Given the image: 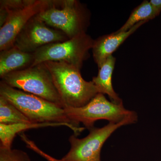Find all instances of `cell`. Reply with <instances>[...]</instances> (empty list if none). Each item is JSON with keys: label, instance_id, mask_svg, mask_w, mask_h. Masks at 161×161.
Returning a JSON list of instances; mask_svg holds the SVG:
<instances>
[{"label": "cell", "instance_id": "cell-1", "mask_svg": "<svg viewBox=\"0 0 161 161\" xmlns=\"http://www.w3.org/2000/svg\"><path fill=\"white\" fill-rule=\"evenodd\" d=\"M0 96L16 107L32 123L65 124L77 136L85 129L70 119L63 108L36 95L12 87L2 80L0 82Z\"/></svg>", "mask_w": 161, "mask_h": 161}, {"label": "cell", "instance_id": "cell-2", "mask_svg": "<svg viewBox=\"0 0 161 161\" xmlns=\"http://www.w3.org/2000/svg\"><path fill=\"white\" fill-rule=\"evenodd\" d=\"M43 63L50 72L64 108L83 106L100 93L92 80L82 78L78 68L65 62Z\"/></svg>", "mask_w": 161, "mask_h": 161}, {"label": "cell", "instance_id": "cell-3", "mask_svg": "<svg viewBox=\"0 0 161 161\" xmlns=\"http://www.w3.org/2000/svg\"><path fill=\"white\" fill-rule=\"evenodd\" d=\"M2 79L12 87L37 96L64 108L50 72L43 63L9 73Z\"/></svg>", "mask_w": 161, "mask_h": 161}, {"label": "cell", "instance_id": "cell-4", "mask_svg": "<svg viewBox=\"0 0 161 161\" xmlns=\"http://www.w3.org/2000/svg\"><path fill=\"white\" fill-rule=\"evenodd\" d=\"M138 116L135 112L117 123L109 122L102 128H92L84 138L75 135L69 138L70 149L61 160L63 161H101L100 153L104 143L115 130L126 125L136 123Z\"/></svg>", "mask_w": 161, "mask_h": 161}, {"label": "cell", "instance_id": "cell-5", "mask_svg": "<svg viewBox=\"0 0 161 161\" xmlns=\"http://www.w3.org/2000/svg\"><path fill=\"white\" fill-rule=\"evenodd\" d=\"M94 41L85 32L66 41L50 43L33 53L31 66L47 61L65 62L80 69Z\"/></svg>", "mask_w": 161, "mask_h": 161}, {"label": "cell", "instance_id": "cell-6", "mask_svg": "<svg viewBox=\"0 0 161 161\" xmlns=\"http://www.w3.org/2000/svg\"><path fill=\"white\" fill-rule=\"evenodd\" d=\"M68 118L77 125L80 123L90 130L95 122L101 119L109 122H119L134 113L124 108L123 103H115L109 101L103 94L99 93L85 105L78 108H64Z\"/></svg>", "mask_w": 161, "mask_h": 161}, {"label": "cell", "instance_id": "cell-7", "mask_svg": "<svg viewBox=\"0 0 161 161\" xmlns=\"http://www.w3.org/2000/svg\"><path fill=\"white\" fill-rule=\"evenodd\" d=\"M36 16L48 26L63 32L69 39L84 32L85 17L79 2L59 1Z\"/></svg>", "mask_w": 161, "mask_h": 161}, {"label": "cell", "instance_id": "cell-8", "mask_svg": "<svg viewBox=\"0 0 161 161\" xmlns=\"http://www.w3.org/2000/svg\"><path fill=\"white\" fill-rule=\"evenodd\" d=\"M69 39L63 32L55 29L34 17L19 33L14 46L23 51L34 53L42 47Z\"/></svg>", "mask_w": 161, "mask_h": 161}, {"label": "cell", "instance_id": "cell-9", "mask_svg": "<svg viewBox=\"0 0 161 161\" xmlns=\"http://www.w3.org/2000/svg\"><path fill=\"white\" fill-rule=\"evenodd\" d=\"M59 2L57 0H35L29 6L10 14L5 24L0 27V51L14 46L17 36L32 18Z\"/></svg>", "mask_w": 161, "mask_h": 161}, {"label": "cell", "instance_id": "cell-10", "mask_svg": "<svg viewBox=\"0 0 161 161\" xmlns=\"http://www.w3.org/2000/svg\"><path fill=\"white\" fill-rule=\"evenodd\" d=\"M147 22L148 21H142L128 31L119 33L115 32L112 34L103 36L94 41L92 47L93 57L98 68L129 36Z\"/></svg>", "mask_w": 161, "mask_h": 161}, {"label": "cell", "instance_id": "cell-11", "mask_svg": "<svg viewBox=\"0 0 161 161\" xmlns=\"http://www.w3.org/2000/svg\"><path fill=\"white\" fill-rule=\"evenodd\" d=\"M33 53H27L14 46L0 53V77L31 66Z\"/></svg>", "mask_w": 161, "mask_h": 161}, {"label": "cell", "instance_id": "cell-12", "mask_svg": "<svg viewBox=\"0 0 161 161\" xmlns=\"http://www.w3.org/2000/svg\"><path fill=\"white\" fill-rule=\"evenodd\" d=\"M115 59L112 55L109 56L99 68L98 75L92 79L99 93L108 95L112 102L119 103L121 99L115 93L112 85V75L115 66Z\"/></svg>", "mask_w": 161, "mask_h": 161}, {"label": "cell", "instance_id": "cell-13", "mask_svg": "<svg viewBox=\"0 0 161 161\" xmlns=\"http://www.w3.org/2000/svg\"><path fill=\"white\" fill-rule=\"evenodd\" d=\"M67 125L59 123H19L12 125L0 124V141L1 146L11 148L12 144L15 136L20 132L26 130L47 127H57Z\"/></svg>", "mask_w": 161, "mask_h": 161}, {"label": "cell", "instance_id": "cell-14", "mask_svg": "<svg viewBox=\"0 0 161 161\" xmlns=\"http://www.w3.org/2000/svg\"><path fill=\"white\" fill-rule=\"evenodd\" d=\"M157 16H158L157 14L150 2L144 1L133 10L126 22L115 32L128 31L137 23L142 21H149Z\"/></svg>", "mask_w": 161, "mask_h": 161}, {"label": "cell", "instance_id": "cell-15", "mask_svg": "<svg viewBox=\"0 0 161 161\" xmlns=\"http://www.w3.org/2000/svg\"><path fill=\"white\" fill-rule=\"evenodd\" d=\"M32 123L26 115L5 98L0 96V124L12 125Z\"/></svg>", "mask_w": 161, "mask_h": 161}, {"label": "cell", "instance_id": "cell-16", "mask_svg": "<svg viewBox=\"0 0 161 161\" xmlns=\"http://www.w3.org/2000/svg\"><path fill=\"white\" fill-rule=\"evenodd\" d=\"M35 0H1L0 1V27L3 26L9 15L25 8Z\"/></svg>", "mask_w": 161, "mask_h": 161}, {"label": "cell", "instance_id": "cell-17", "mask_svg": "<svg viewBox=\"0 0 161 161\" xmlns=\"http://www.w3.org/2000/svg\"><path fill=\"white\" fill-rule=\"evenodd\" d=\"M0 161H31L26 152L0 146Z\"/></svg>", "mask_w": 161, "mask_h": 161}, {"label": "cell", "instance_id": "cell-18", "mask_svg": "<svg viewBox=\"0 0 161 161\" xmlns=\"http://www.w3.org/2000/svg\"><path fill=\"white\" fill-rule=\"evenodd\" d=\"M19 135L22 140L26 144V147L27 148H29L31 150H33L36 153H37L42 156V157L46 159L47 161H63L61 160L55 158H54L51 156L50 155H48L47 153H45L42 150H40V148L34 142L30 140L23 132H22Z\"/></svg>", "mask_w": 161, "mask_h": 161}, {"label": "cell", "instance_id": "cell-19", "mask_svg": "<svg viewBox=\"0 0 161 161\" xmlns=\"http://www.w3.org/2000/svg\"><path fill=\"white\" fill-rule=\"evenodd\" d=\"M150 3L158 16L161 11V0H151Z\"/></svg>", "mask_w": 161, "mask_h": 161}]
</instances>
